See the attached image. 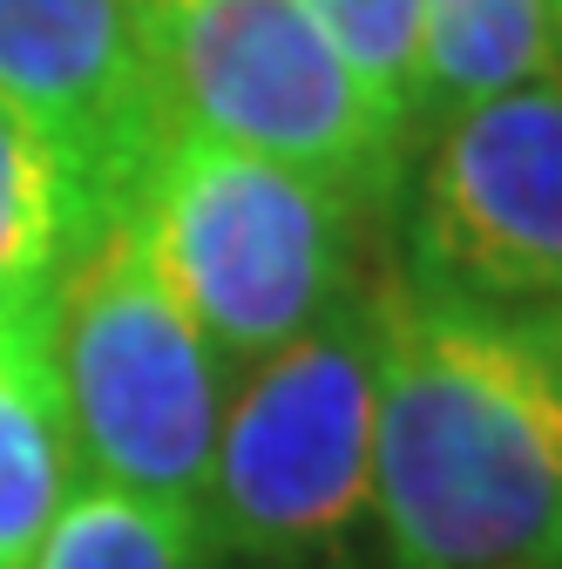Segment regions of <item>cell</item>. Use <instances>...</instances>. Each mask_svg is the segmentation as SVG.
<instances>
[{"instance_id":"5","label":"cell","mask_w":562,"mask_h":569,"mask_svg":"<svg viewBox=\"0 0 562 569\" xmlns=\"http://www.w3.org/2000/svg\"><path fill=\"white\" fill-rule=\"evenodd\" d=\"M177 129L278 157L360 210L393 197L407 136L367 102L299 0H143Z\"/></svg>"},{"instance_id":"11","label":"cell","mask_w":562,"mask_h":569,"mask_svg":"<svg viewBox=\"0 0 562 569\" xmlns=\"http://www.w3.org/2000/svg\"><path fill=\"white\" fill-rule=\"evenodd\" d=\"M28 569H218V542L197 509L82 481Z\"/></svg>"},{"instance_id":"7","label":"cell","mask_w":562,"mask_h":569,"mask_svg":"<svg viewBox=\"0 0 562 569\" xmlns=\"http://www.w3.org/2000/svg\"><path fill=\"white\" fill-rule=\"evenodd\" d=\"M0 96L48 136L89 231L170 136L143 0H0Z\"/></svg>"},{"instance_id":"12","label":"cell","mask_w":562,"mask_h":569,"mask_svg":"<svg viewBox=\"0 0 562 569\" xmlns=\"http://www.w3.org/2000/svg\"><path fill=\"white\" fill-rule=\"evenodd\" d=\"M299 14L353 68L367 102L413 142L420 136V0H299Z\"/></svg>"},{"instance_id":"4","label":"cell","mask_w":562,"mask_h":569,"mask_svg":"<svg viewBox=\"0 0 562 569\" xmlns=\"http://www.w3.org/2000/svg\"><path fill=\"white\" fill-rule=\"evenodd\" d=\"M373 284L292 346L238 367L203 495L210 542L251 562H292L353 529L373 488Z\"/></svg>"},{"instance_id":"6","label":"cell","mask_w":562,"mask_h":569,"mask_svg":"<svg viewBox=\"0 0 562 569\" xmlns=\"http://www.w3.org/2000/svg\"><path fill=\"white\" fill-rule=\"evenodd\" d=\"M420 142L400 271L481 306H562V76L461 102Z\"/></svg>"},{"instance_id":"14","label":"cell","mask_w":562,"mask_h":569,"mask_svg":"<svg viewBox=\"0 0 562 569\" xmlns=\"http://www.w3.org/2000/svg\"><path fill=\"white\" fill-rule=\"evenodd\" d=\"M387 569H400V562H387Z\"/></svg>"},{"instance_id":"2","label":"cell","mask_w":562,"mask_h":569,"mask_svg":"<svg viewBox=\"0 0 562 569\" xmlns=\"http://www.w3.org/2000/svg\"><path fill=\"white\" fill-rule=\"evenodd\" d=\"M48 352L82 481L203 516L238 367H224V352L183 312L129 203L96 218L68 251L48 306Z\"/></svg>"},{"instance_id":"13","label":"cell","mask_w":562,"mask_h":569,"mask_svg":"<svg viewBox=\"0 0 562 569\" xmlns=\"http://www.w3.org/2000/svg\"><path fill=\"white\" fill-rule=\"evenodd\" d=\"M555 76H562V0H555Z\"/></svg>"},{"instance_id":"1","label":"cell","mask_w":562,"mask_h":569,"mask_svg":"<svg viewBox=\"0 0 562 569\" xmlns=\"http://www.w3.org/2000/svg\"><path fill=\"white\" fill-rule=\"evenodd\" d=\"M380 387L367 516L400 569H562V326L373 284Z\"/></svg>"},{"instance_id":"8","label":"cell","mask_w":562,"mask_h":569,"mask_svg":"<svg viewBox=\"0 0 562 569\" xmlns=\"http://www.w3.org/2000/svg\"><path fill=\"white\" fill-rule=\"evenodd\" d=\"M82 488L48 319H0V569H28Z\"/></svg>"},{"instance_id":"9","label":"cell","mask_w":562,"mask_h":569,"mask_svg":"<svg viewBox=\"0 0 562 569\" xmlns=\"http://www.w3.org/2000/svg\"><path fill=\"white\" fill-rule=\"evenodd\" d=\"M82 238H89V218L61 157L0 96V319H48L68 251Z\"/></svg>"},{"instance_id":"3","label":"cell","mask_w":562,"mask_h":569,"mask_svg":"<svg viewBox=\"0 0 562 569\" xmlns=\"http://www.w3.org/2000/svg\"><path fill=\"white\" fill-rule=\"evenodd\" d=\"M129 210L157 271L224 352V367L292 346L360 292V203L238 142L170 122L129 190Z\"/></svg>"},{"instance_id":"10","label":"cell","mask_w":562,"mask_h":569,"mask_svg":"<svg viewBox=\"0 0 562 569\" xmlns=\"http://www.w3.org/2000/svg\"><path fill=\"white\" fill-rule=\"evenodd\" d=\"M555 76V0H420V129Z\"/></svg>"}]
</instances>
